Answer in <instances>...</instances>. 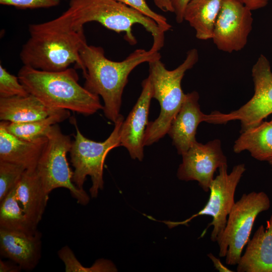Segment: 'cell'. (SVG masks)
Masks as SVG:
<instances>
[{
	"instance_id": "obj_1",
	"label": "cell",
	"mask_w": 272,
	"mask_h": 272,
	"mask_svg": "<svg viewBox=\"0 0 272 272\" xmlns=\"http://www.w3.org/2000/svg\"><path fill=\"white\" fill-rule=\"evenodd\" d=\"M29 32L30 37L20 54L24 65L57 72L75 63L77 68L83 70L80 51L87 44L84 29L74 28L64 13L51 21L31 24Z\"/></svg>"
},
{
	"instance_id": "obj_2",
	"label": "cell",
	"mask_w": 272,
	"mask_h": 272,
	"mask_svg": "<svg viewBox=\"0 0 272 272\" xmlns=\"http://www.w3.org/2000/svg\"><path fill=\"white\" fill-rule=\"evenodd\" d=\"M84 87L102 97L105 117L114 123L120 115L122 96L132 70L144 62L160 59L159 51L137 49L124 60H111L101 46L85 44L80 51Z\"/></svg>"
},
{
	"instance_id": "obj_3",
	"label": "cell",
	"mask_w": 272,
	"mask_h": 272,
	"mask_svg": "<svg viewBox=\"0 0 272 272\" xmlns=\"http://www.w3.org/2000/svg\"><path fill=\"white\" fill-rule=\"evenodd\" d=\"M17 76L30 94L51 109L89 116L103 108L99 96L79 84L74 69L48 72L23 65Z\"/></svg>"
},
{
	"instance_id": "obj_4",
	"label": "cell",
	"mask_w": 272,
	"mask_h": 272,
	"mask_svg": "<svg viewBox=\"0 0 272 272\" xmlns=\"http://www.w3.org/2000/svg\"><path fill=\"white\" fill-rule=\"evenodd\" d=\"M63 13L76 30L84 29L87 23L96 22L117 33L124 32L125 40L133 45L137 40L132 28L140 24L153 36L151 49L159 51L164 44L165 32L154 20L116 0H70L68 9Z\"/></svg>"
},
{
	"instance_id": "obj_5",
	"label": "cell",
	"mask_w": 272,
	"mask_h": 272,
	"mask_svg": "<svg viewBox=\"0 0 272 272\" xmlns=\"http://www.w3.org/2000/svg\"><path fill=\"white\" fill-rule=\"evenodd\" d=\"M198 60V51L193 48L187 51L183 62L173 70H167L160 59L148 63V77L153 87V98L158 101L160 112L158 117L150 121L147 126L145 146L157 142L167 134L185 97L186 94L181 88V81L185 72L191 69Z\"/></svg>"
},
{
	"instance_id": "obj_6",
	"label": "cell",
	"mask_w": 272,
	"mask_h": 272,
	"mask_svg": "<svg viewBox=\"0 0 272 272\" xmlns=\"http://www.w3.org/2000/svg\"><path fill=\"white\" fill-rule=\"evenodd\" d=\"M48 198L36 169L26 170L17 185L0 201V227L35 233Z\"/></svg>"
},
{
	"instance_id": "obj_7",
	"label": "cell",
	"mask_w": 272,
	"mask_h": 272,
	"mask_svg": "<svg viewBox=\"0 0 272 272\" xmlns=\"http://www.w3.org/2000/svg\"><path fill=\"white\" fill-rule=\"evenodd\" d=\"M123 121V116L120 114L114 123L113 130L109 137L103 142H98L82 134L74 120L76 134L70 151L71 162L74 168L72 181L78 188L84 189L86 177L89 176L92 181L89 191L92 198L96 197L99 191L103 188V167L106 157L111 150L121 146L120 130Z\"/></svg>"
},
{
	"instance_id": "obj_8",
	"label": "cell",
	"mask_w": 272,
	"mask_h": 272,
	"mask_svg": "<svg viewBox=\"0 0 272 272\" xmlns=\"http://www.w3.org/2000/svg\"><path fill=\"white\" fill-rule=\"evenodd\" d=\"M45 136L47 141L36 168L44 191L49 194L56 188H64L78 203L86 205L90 200L89 196L84 189L78 188L73 182V172L66 158L72 144L70 136L61 132L58 123L53 125Z\"/></svg>"
},
{
	"instance_id": "obj_9",
	"label": "cell",
	"mask_w": 272,
	"mask_h": 272,
	"mask_svg": "<svg viewBox=\"0 0 272 272\" xmlns=\"http://www.w3.org/2000/svg\"><path fill=\"white\" fill-rule=\"evenodd\" d=\"M270 200L263 191L244 193L234 204L219 241V255L226 257L228 265H237L244 247L249 240L254 221L261 212L268 210Z\"/></svg>"
},
{
	"instance_id": "obj_10",
	"label": "cell",
	"mask_w": 272,
	"mask_h": 272,
	"mask_svg": "<svg viewBox=\"0 0 272 272\" xmlns=\"http://www.w3.org/2000/svg\"><path fill=\"white\" fill-rule=\"evenodd\" d=\"M254 93L252 97L237 110L228 113L214 111L206 114V122L224 124L239 120L241 132L260 123L272 114V71L270 62L260 54L251 70Z\"/></svg>"
},
{
	"instance_id": "obj_11",
	"label": "cell",
	"mask_w": 272,
	"mask_h": 272,
	"mask_svg": "<svg viewBox=\"0 0 272 272\" xmlns=\"http://www.w3.org/2000/svg\"><path fill=\"white\" fill-rule=\"evenodd\" d=\"M227 168V165H224L219 168V174L214 178L210 187L208 201L201 210L181 222H163L172 228L179 225L187 226L193 219L199 216H210L212 221L205 229L201 237L205 234L209 227L213 226L211 240L213 242H218L226 226L228 216L235 202L234 195L236 188L246 171L244 164L234 166L230 173H228Z\"/></svg>"
},
{
	"instance_id": "obj_12",
	"label": "cell",
	"mask_w": 272,
	"mask_h": 272,
	"mask_svg": "<svg viewBox=\"0 0 272 272\" xmlns=\"http://www.w3.org/2000/svg\"><path fill=\"white\" fill-rule=\"evenodd\" d=\"M253 21L251 11L240 0H224L212 39L221 51H240L247 44Z\"/></svg>"
},
{
	"instance_id": "obj_13",
	"label": "cell",
	"mask_w": 272,
	"mask_h": 272,
	"mask_svg": "<svg viewBox=\"0 0 272 272\" xmlns=\"http://www.w3.org/2000/svg\"><path fill=\"white\" fill-rule=\"evenodd\" d=\"M182 156V162L177 173L178 178L185 181H197L205 192L210 191L217 169L227 165V158L219 139L205 144L196 141Z\"/></svg>"
},
{
	"instance_id": "obj_14",
	"label": "cell",
	"mask_w": 272,
	"mask_h": 272,
	"mask_svg": "<svg viewBox=\"0 0 272 272\" xmlns=\"http://www.w3.org/2000/svg\"><path fill=\"white\" fill-rule=\"evenodd\" d=\"M142 86L141 93L120 130V146L127 150L131 158L139 161L144 156V137L149 122L151 101L153 98V87L148 77L143 81Z\"/></svg>"
},
{
	"instance_id": "obj_15",
	"label": "cell",
	"mask_w": 272,
	"mask_h": 272,
	"mask_svg": "<svg viewBox=\"0 0 272 272\" xmlns=\"http://www.w3.org/2000/svg\"><path fill=\"white\" fill-rule=\"evenodd\" d=\"M42 234L30 233L0 227V254L18 264L22 270L30 271L41 256Z\"/></svg>"
},
{
	"instance_id": "obj_16",
	"label": "cell",
	"mask_w": 272,
	"mask_h": 272,
	"mask_svg": "<svg viewBox=\"0 0 272 272\" xmlns=\"http://www.w3.org/2000/svg\"><path fill=\"white\" fill-rule=\"evenodd\" d=\"M199 94L194 91L186 94L182 106L173 120L167 134L180 155L185 153L196 141L197 127L205 121L206 114L200 110Z\"/></svg>"
},
{
	"instance_id": "obj_17",
	"label": "cell",
	"mask_w": 272,
	"mask_h": 272,
	"mask_svg": "<svg viewBox=\"0 0 272 272\" xmlns=\"http://www.w3.org/2000/svg\"><path fill=\"white\" fill-rule=\"evenodd\" d=\"M43 137L32 141L17 137L0 122V160L24 166L26 170L36 169L37 162L47 143Z\"/></svg>"
},
{
	"instance_id": "obj_18",
	"label": "cell",
	"mask_w": 272,
	"mask_h": 272,
	"mask_svg": "<svg viewBox=\"0 0 272 272\" xmlns=\"http://www.w3.org/2000/svg\"><path fill=\"white\" fill-rule=\"evenodd\" d=\"M237 266L238 272H272V215L249 239Z\"/></svg>"
},
{
	"instance_id": "obj_19",
	"label": "cell",
	"mask_w": 272,
	"mask_h": 272,
	"mask_svg": "<svg viewBox=\"0 0 272 272\" xmlns=\"http://www.w3.org/2000/svg\"><path fill=\"white\" fill-rule=\"evenodd\" d=\"M57 110L47 107L31 94L0 98L1 121L13 123L29 122L46 117Z\"/></svg>"
},
{
	"instance_id": "obj_20",
	"label": "cell",
	"mask_w": 272,
	"mask_h": 272,
	"mask_svg": "<svg viewBox=\"0 0 272 272\" xmlns=\"http://www.w3.org/2000/svg\"><path fill=\"white\" fill-rule=\"evenodd\" d=\"M224 0H190L185 9L184 20L201 40L212 38L215 24Z\"/></svg>"
},
{
	"instance_id": "obj_21",
	"label": "cell",
	"mask_w": 272,
	"mask_h": 272,
	"mask_svg": "<svg viewBox=\"0 0 272 272\" xmlns=\"http://www.w3.org/2000/svg\"><path fill=\"white\" fill-rule=\"evenodd\" d=\"M244 151L258 161H268L272 157V120L263 121L241 132L234 142L233 151L240 153Z\"/></svg>"
},
{
	"instance_id": "obj_22",
	"label": "cell",
	"mask_w": 272,
	"mask_h": 272,
	"mask_svg": "<svg viewBox=\"0 0 272 272\" xmlns=\"http://www.w3.org/2000/svg\"><path fill=\"white\" fill-rule=\"evenodd\" d=\"M70 116V111L58 110L42 119L21 123L2 121L6 128L12 134L21 139L32 141L45 137L49 128Z\"/></svg>"
},
{
	"instance_id": "obj_23",
	"label": "cell",
	"mask_w": 272,
	"mask_h": 272,
	"mask_svg": "<svg viewBox=\"0 0 272 272\" xmlns=\"http://www.w3.org/2000/svg\"><path fill=\"white\" fill-rule=\"evenodd\" d=\"M26 170L23 165L0 160V201L17 185Z\"/></svg>"
},
{
	"instance_id": "obj_24",
	"label": "cell",
	"mask_w": 272,
	"mask_h": 272,
	"mask_svg": "<svg viewBox=\"0 0 272 272\" xmlns=\"http://www.w3.org/2000/svg\"><path fill=\"white\" fill-rule=\"evenodd\" d=\"M30 94L18 77L10 74L0 64V98L26 96Z\"/></svg>"
},
{
	"instance_id": "obj_25",
	"label": "cell",
	"mask_w": 272,
	"mask_h": 272,
	"mask_svg": "<svg viewBox=\"0 0 272 272\" xmlns=\"http://www.w3.org/2000/svg\"><path fill=\"white\" fill-rule=\"evenodd\" d=\"M124 4L143 13L145 16L154 20L161 29L165 33L170 30L172 26L168 22L166 18L153 11L147 4L145 0H116Z\"/></svg>"
},
{
	"instance_id": "obj_26",
	"label": "cell",
	"mask_w": 272,
	"mask_h": 272,
	"mask_svg": "<svg viewBox=\"0 0 272 272\" xmlns=\"http://www.w3.org/2000/svg\"><path fill=\"white\" fill-rule=\"evenodd\" d=\"M60 0H0L2 5L19 9L49 8L59 5Z\"/></svg>"
},
{
	"instance_id": "obj_27",
	"label": "cell",
	"mask_w": 272,
	"mask_h": 272,
	"mask_svg": "<svg viewBox=\"0 0 272 272\" xmlns=\"http://www.w3.org/2000/svg\"><path fill=\"white\" fill-rule=\"evenodd\" d=\"M171 9V12L175 15V20L178 23L184 21V14L185 9L190 0H168Z\"/></svg>"
},
{
	"instance_id": "obj_28",
	"label": "cell",
	"mask_w": 272,
	"mask_h": 272,
	"mask_svg": "<svg viewBox=\"0 0 272 272\" xmlns=\"http://www.w3.org/2000/svg\"><path fill=\"white\" fill-rule=\"evenodd\" d=\"M21 270V267L15 262L0 259V272H19Z\"/></svg>"
},
{
	"instance_id": "obj_29",
	"label": "cell",
	"mask_w": 272,
	"mask_h": 272,
	"mask_svg": "<svg viewBox=\"0 0 272 272\" xmlns=\"http://www.w3.org/2000/svg\"><path fill=\"white\" fill-rule=\"evenodd\" d=\"M251 11L256 10L265 7L269 0H240Z\"/></svg>"
},
{
	"instance_id": "obj_30",
	"label": "cell",
	"mask_w": 272,
	"mask_h": 272,
	"mask_svg": "<svg viewBox=\"0 0 272 272\" xmlns=\"http://www.w3.org/2000/svg\"><path fill=\"white\" fill-rule=\"evenodd\" d=\"M208 256L211 260L213 263V266L215 268L220 272H231L229 268L225 266L220 261L219 259L217 258L212 253L208 254Z\"/></svg>"
},
{
	"instance_id": "obj_31",
	"label": "cell",
	"mask_w": 272,
	"mask_h": 272,
	"mask_svg": "<svg viewBox=\"0 0 272 272\" xmlns=\"http://www.w3.org/2000/svg\"><path fill=\"white\" fill-rule=\"evenodd\" d=\"M155 5L162 11L171 12L168 0H153Z\"/></svg>"
},
{
	"instance_id": "obj_32",
	"label": "cell",
	"mask_w": 272,
	"mask_h": 272,
	"mask_svg": "<svg viewBox=\"0 0 272 272\" xmlns=\"http://www.w3.org/2000/svg\"><path fill=\"white\" fill-rule=\"evenodd\" d=\"M268 163L269 164V165L271 166V167H272V157L268 160Z\"/></svg>"
},
{
	"instance_id": "obj_33",
	"label": "cell",
	"mask_w": 272,
	"mask_h": 272,
	"mask_svg": "<svg viewBox=\"0 0 272 272\" xmlns=\"http://www.w3.org/2000/svg\"><path fill=\"white\" fill-rule=\"evenodd\" d=\"M271 120H272V119H271Z\"/></svg>"
}]
</instances>
